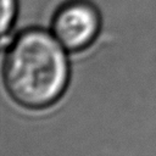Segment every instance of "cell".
Instances as JSON below:
<instances>
[{
  "label": "cell",
  "mask_w": 156,
  "mask_h": 156,
  "mask_svg": "<svg viewBox=\"0 0 156 156\" xmlns=\"http://www.w3.org/2000/svg\"><path fill=\"white\" fill-rule=\"evenodd\" d=\"M2 76L7 93L17 104L46 107L61 96L68 80L65 48L52 33L27 29L9 45Z\"/></svg>",
  "instance_id": "cell-1"
},
{
  "label": "cell",
  "mask_w": 156,
  "mask_h": 156,
  "mask_svg": "<svg viewBox=\"0 0 156 156\" xmlns=\"http://www.w3.org/2000/svg\"><path fill=\"white\" fill-rule=\"evenodd\" d=\"M101 16L98 7L88 0H68L54 13L51 33L69 51L88 48L99 35Z\"/></svg>",
  "instance_id": "cell-2"
},
{
  "label": "cell",
  "mask_w": 156,
  "mask_h": 156,
  "mask_svg": "<svg viewBox=\"0 0 156 156\" xmlns=\"http://www.w3.org/2000/svg\"><path fill=\"white\" fill-rule=\"evenodd\" d=\"M2 13H1V33L5 38L7 33L12 29L17 12H18V0H1Z\"/></svg>",
  "instance_id": "cell-3"
}]
</instances>
